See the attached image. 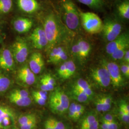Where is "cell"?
Masks as SVG:
<instances>
[{
    "mask_svg": "<svg viewBox=\"0 0 129 129\" xmlns=\"http://www.w3.org/2000/svg\"><path fill=\"white\" fill-rule=\"evenodd\" d=\"M48 41L46 49L50 51L62 41L69 30L61 23L55 14H49L45 18L43 28Z\"/></svg>",
    "mask_w": 129,
    "mask_h": 129,
    "instance_id": "1",
    "label": "cell"
},
{
    "mask_svg": "<svg viewBox=\"0 0 129 129\" xmlns=\"http://www.w3.org/2000/svg\"><path fill=\"white\" fill-rule=\"evenodd\" d=\"M52 91L49 98V108L53 113L63 114L69 109V98L60 88H56Z\"/></svg>",
    "mask_w": 129,
    "mask_h": 129,
    "instance_id": "2",
    "label": "cell"
},
{
    "mask_svg": "<svg viewBox=\"0 0 129 129\" xmlns=\"http://www.w3.org/2000/svg\"><path fill=\"white\" fill-rule=\"evenodd\" d=\"M79 19L84 30L90 34L102 32L103 22L96 14L91 12H83L78 9Z\"/></svg>",
    "mask_w": 129,
    "mask_h": 129,
    "instance_id": "3",
    "label": "cell"
},
{
    "mask_svg": "<svg viewBox=\"0 0 129 129\" xmlns=\"http://www.w3.org/2000/svg\"><path fill=\"white\" fill-rule=\"evenodd\" d=\"M64 20L69 30L76 31L80 26V19L78 8L70 0H64L63 3Z\"/></svg>",
    "mask_w": 129,
    "mask_h": 129,
    "instance_id": "4",
    "label": "cell"
},
{
    "mask_svg": "<svg viewBox=\"0 0 129 129\" xmlns=\"http://www.w3.org/2000/svg\"><path fill=\"white\" fill-rule=\"evenodd\" d=\"M122 26L121 24L115 20L107 19L103 23L102 32L104 38L110 42L118 37L121 32Z\"/></svg>",
    "mask_w": 129,
    "mask_h": 129,
    "instance_id": "5",
    "label": "cell"
},
{
    "mask_svg": "<svg viewBox=\"0 0 129 129\" xmlns=\"http://www.w3.org/2000/svg\"><path fill=\"white\" fill-rule=\"evenodd\" d=\"M12 54L14 58L19 63L25 61L29 54L27 43L22 38H18L12 46Z\"/></svg>",
    "mask_w": 129,
    "mask_h": 129,
    "instance_id": "6",
    "label": "cell"
},
{
    "mask_svg": "<svg viewBox=\"0 0 129 129\" xmlns=\"http://www.w3.org/2000/svg\"><path fill=\"white\" fill-rule=\"evenodd\" d=\"M90 77L94 82L101 87H108L111 83L110 74L105 67L92 69Z\"/></svg>",
    "mask_w": 129,
    "mask_h": 129,
    "instance_id": "7",
    "label": "cell"
},
{
    "mask_svg": "<svg viewBox=\"0 0 129 129\" xmlns=\"http://www.w3.org/2000/svg\"><path fill=\"white\" fill-rule=\"evenodd\" d=\"M90 44L85 40H81L74 44L72 47L73 55L81 61L86 60L91 51Z\"/></svg>",
    "mask_w": 129,
    "mask_h": 129,
    "instance_id": "8",
    "label": "cell"
},
{
    "mask_svg": "<svg viewBox=\"0 0 129 129\" xmlns=\"http://www.w3.org/2000/svg\"><path fill=\"white\" fill-rule=\"evenodd\" d=\"M30 38L33 46L38 49H42L46 47L48 41L43 28L37 27L33 31Z\"/></svg>",
    "mask_w": 129,
    "mask_h": 129,
    "instance_id": "9",
    "label": "cell"
},
{
    "mask_svg": "<svg viewBox=\"0 0 129 129\" xmlns=\"http://www.w3.org/2000/svg\"><path fill=\"white\" fill-rule=\"evenodd\" d=\"M111 78V82L115 87H120L123 83V79L118 65L114 62H109L105 66Z\"/></svg>",
    "mask_w": 129,
    "mask_h": 129,
    "instance_id": "10",
    "label": "cell"
},
{
    "mask_svg": "<svg viewBox=\"0 0 129 129\" xmlns=\"http://www.w3.org/2000/svg\"><path fill=\"white\" fill-rule=\"evenodd\" d=\"M29 69L34 74L40 73L45 66L43 57L40 52L33 53L29 61Z\"/></svg>",
    "mask_w": 129,
    "mask_h": 129,
    "instance_id": "11",
    "label": "cell"
},
{
    "mask_svg": "<svg viewBox=\"0 0 129 129\" xmlns=\"http://www.w3.org/2000/svg\"><path fill=\"white\" fill-rule=\"evenodd\" d=\"M14 56L9 49L4 48L0 52V68L9 71L14 68Z\"/></svg>",
    "mask_w": 129,
    "mask_h": 129,
    "instance_id": "12",
    "label": "cell"
},
{
    "mask_svg": "<svg viewBox=\"0 0 129 129\" xmlns=\"http://www.w3.org/2000/svg\"><path fill=\"white\" fill-rule=\"evenodd\" d=\"M129 42V35L127 33L120 34L115 39L109 42L106 47L107 53L111 55L115 51L126 42Z\"/></svg>",
    "mask_w": 129,
    "mask_h": 129,
    "instance_id": "13",
    "label": "cell"
},
{
    "mask_svg": "<svg viewBox=\"0 0 129 129\" xmlns=\"http://www.w3.org/2000/svg\"><path fill=\"white\" fill-rule=\"evenodd\" d=\"M17 77L20 81L28 85H32L36 81L35 74L27 66H24L19 69Z\"/></svg>",
    "mask_w": 129,
    "mask_h": 129,
    "instance_id": "14",
    "label": "cell"
},
{
    "mask_svg": "<svg viewBox=\"0 0 129 129\" xmlns=\"http://www.w3.org/2000/svg\"><path fill=\"white\" fill-rule=\"evenodd\" d=\"M33 21L30 19L20 17L14 21L13 25L15 30L19 33L28 32L32 28Z\"/></svg>",
    "mask_w": 129,
    "mask_h": 129,
    "instance_id": "15",
    "label": "cell"
},
{
    "mask_svg": "<svg viewBox=\"0 0 129 129\" xmlns=\"http://www.w3.org/2000/svg\"><path fill=\"white\" fill-rule=\"evenodd\" d=\"M17 5L20 9L28 14L34 13L39 8L36 0H17Z\"/></svg>",
    "mask_w": 129,
    "mask_h": 129,
    "instance_id": "16",
    "label": "cell"
},
{
    "mask_svg": "<svg viewBox=\"0 0 129 129\" xmlns=\"http://www.w3.org/2000/svg\"><path fill=\"white\" fill-rule=\"evenodd\" d=\"M73 88H76L86 93L89 98H91L93 92L90 85L87 81L82 78H79L74 84Z\"/></svg>",
    "mask_w": 129,
    "mask_h": 129,
    "instance_id": "17",
    "label": "cell"
},
{
    "mask_svg": "<svg viewBox=\"0 0 129 129\" xmlns=\"http://www.w3.org/2000/svg\"><path fill=\"white\" fill-rule=\"evenodd\" d=\"M45 129H65L64 123L55 118H50L45 121Z\"/></svg>",
    "mask_w": 129,
    "mask_h": 129,
    "instance_id": "18",
    "label": "cell"
},
{
    "mask_svg": "<svg viewBox=\"0 0 129 129\" xmlns=\"http://www.w3.org/2000/svg\"><path fill=\"white\" fill-rule=\"evenodd\" d=\"M9 99L11 102L20 107L29 106L32 103V100L29 97L21 98L9 95Z\"/></svg>",
    "mask_w": 129,
    "mask_h": 129,
    "instance_id": "19",
    "label": "cell"
},
{
    "mask_svg": "<svg viewBox=\"0 0 129 129\" xmlns=\"http://www.w3.org/2000/svg\"><path fill=\"white\" fill-rule=\"evenodd\" d=\"M83 5L93 9H101L104 5V0H78Z\"/></svg>",
    "mask_w": 129,
    "mask_h": 129,
    "instance_id": "20",
    "label": "cell"
},
{
    "mask_svg": "<svg viewBox=\"0 0 129 129\" xmlns=\"http://www.w3.org/2000/svg\"><path fill=\"white\" fill-rule=\"evenodd\" d=\"M129 42H126L118 48L111 55V57L114 60H120L123 58L126 50L128 49Z\"/></svg>",
    "mask_w": 129,
    "mask_h": 129,
    "instance_id": "21",
    "label": "cell"
},
{
    "mask_svg": "<svg viewBox=\"0 0 129 129\" xmlns=\"http://www.w3.org/2000/svg\"><path fill=\"white\" fill-rule=\"evenodd\" d=\"M71 95L75 100L79 102H87L90 99L86 93L74 88L72 89Z\"/></svg>",
    "mask_w": 129,
    "mask_h": 129,
    "instance_id": "22",
    "label": "cell"
},
{
    "mask_svg": "<svg viewBox=\"0 0 129 129\" xmlns=\"http://www.w3.org/2000/svg\"><path fill=\"white\" fill-rule=\"evenodd\" d=\"M64 49V48L63 47L59 46H55L51 49L48 56V62L55 64V61L58 56Z\"/></svg>",
    "mask_w": 129,
    "mask_h": 129,
    "instance_id": "23",
    "label": "cell"
},
{
    "mask_svg": "<svg viewBox=\"0 0 129 129\" xmlns=\"http://www.w3.org/2000/svg\"><path fill=\"white\" fill-rule=\"evenodd\" d=\"M12 7V0H0V14H7L9 13Z\"/></svg>",
    "mask_w": 129,
    "mask_h": 129,
    "instance_id": "24",
    "label": "cell"
},
{
    "mask_svg": "<svg viewBox=\"0 0 129 129\" xmlns=\"http://www.w3.org/2000/svg\"><path fill=\"white\" fill-rule=\"evenodd\" d=\"M118 12L120 15L126 19H129V3L126 1L123 2L118 6Z\"/></svg>",
    "mask_w": 129,
    "mask_h": 129,
    "instance_id": "25",
    "label": "cell"
},
{
    "mask_svg": "<svg viewBox=\"0 0 129 129\" xmlns=\"http://www.w3.org/2000/svg\"><path fill=\"white\" fill-rule=\"evenodd\" d=\"M67 69L62 79H68L72 77L76 70V65L72 60L67 61Z\"/></svg>",
    "mask_w": 129,
    "mask_h": 129,
    "instance_id": "26",
    "label": "cell"
},
{
    "mask_svg": "<svg viewBox=\"0 0 129 129\" xmlns=\"http://www.w3.org/2000/svg\"><path fill=\"white\" fill-rule=\"evenodd\" d=\"M11 85L9 78L3 74H0V92H4L8 90Z\"/></svg>",
    "mask_w": 129,
    "mask_h": 129,
    "instance_id": "27",
    "label": "cell"
},
{
    "mask_svg": "<svg viewBox=\"0 0 129 129\" xmlns=\"http://www.w3.org/2000/svg\"><path fill=\"white\" fill-rule=\"evenodd\" d=\"M14 122V116H8L4 119L0 123V129H8Z\"/></svg>",
    "mask_w": 129,
    "mask_h": 129,
    "instance_id": "28",
    "label": "cell"
},
{
    "mask_svg": "<svg viewBox=\"0 0 129 129\" xmlns=\"http://www.w3.org/2000/svg\"><path fill=\"white\" fill-rule=\"evenodd\" d=\"M103 102V108L102 112L109 111L111 108L112 103V98L109 96H105L100 98Z\"/></svg>",
    "mask_w": 129,
    "mask_h": 129,
    "instance_id": "29",
    "label": "cell"
},
{
    "mask_svg": "<svg viewBox=\"0 0 129 129\" xmlns=\"http://www.w3.org/2000/svg\"><path fill=\"white\" fill-rule=\"evenodd\" d=\"M36 117L33 114H27L25 115L20 116L18 119V123L19 126L27 123L31 120L36 119Z\"/></svg>",
    "mask_w": 129,
    "mask_h": 129,
    "instance_id": "30",
    "label": "cell"
},
{
    "mask_svg": "<svg viewBox=\"0 0 129 129\" xmlns=\"http://www.w3.org/2000/svg\"><path fill=\"white\" fill-rule=\"evenodd\" d=\"M8 116H14L13 111L7 107L0 106V123L4 118Z\"/></svg>",
    "mask_w": 129,
    "mask_h": 129,
    "instance_id": "31",
    "label": "cell"
},
{
    "mask_svg": "<svg viewBox=\"0 0 129 129\" xmlns=\"http://www.w3.org/2000/svg\"><path fill=\"white\" fill-rule=\"evenodd\" d=\"M96 120L97 119L94 115L93 114L88 115L87 117H86L82 120L80 126V129H83L85 128L88 125L91 124Z\"/></svg>",
    "mask_w": 129,
    "mask_h": 129,
    "instance_id": "32",
    "label": "cell"
},
{
    "mask_svg": "<svg viewBox=\"0 0 129 129\" xmlns=\"http://www.w3.org/2000/svg\"><path fill=\"white\" fill-rule=\"evenodd\" d=\"M10 95L21 98L29 97V94L27 91L23 89H15L10 93Z\"/></svg>",
    "mask_w": 129,
    "mask_h": 129,
    "instance_id": "33",
    "label": "cell"
},
{
    "mask_svg": "<svg viewBox=\"0 0 129 129\" xmlns=\"http://www.w3.org/2000/svg\"><path fill=\"white\" fill-rule=\"evenodd\" d=\"M40 88L42 90L47 92L49 91H52L54 89V86L47 83L46 81L42 78L40 79Z\"/></svg>",
    "mask_w": 129,
    "mask_h": 129,
    "instance_id": "34",
    "label": "cell"
},
{
    "mask_svg": "<svg viewBox=\"0 0 129 129\" xmlns=\"http://www.w3.org/2000/svg\"><path fill=\"white\" fill-rule=\"evenodd\" d=\"M37 123V118L31 120L25 124L19 126L20 129H34L36 126Z\"/></svg>",
    "mask_w": 129,
    "mask_h": 129,
    "instance_id": "35",
    "label": "cell"
},
{
    "mask_svg": "<svg viewBox=\"0 0 129 129\" xmlns=\"http://www.w3.org/2000/svg\"><path fill=\"white\" fill-rule=\"evenodd\" d=\"M85 111V107L81 104H76V120L78 119L83 115Z\"/></svg>",
    "mask_w": 129,
    "mask_h": 129,
    "instance_id": "36",
    "label": "cell"
},
{
    "mask_svg": "<svg viewBox=\"0 0 129 129\" xmlns=\"http://www.w3.org/2000/svg\"><path fill=\"white\" fill-rule=\"evenodd\" d=\"M76 104L75 102L72 103L68 109L69 117L73 120H76Z\"/></svg>",
    "mask_w": 129,
    "mask_h": 129,
    "instance_id": "37",
    "label": "cell"
},
{
    "mask_svg": "<svg viewBox=\"0 0 129 129\" xmlns=\"http://www.w3.org/2000/svg\"><path fill=\"white\" fill-rule=\"evenodd\" d=\"M33 96H36L39 97L45 100L46 101L47 100V92L43 90H38L34 91L33 92Z\"/></svg>",
    "mask_w": 129,
    "mask_h": 129,
    "instance_id": "38",
    "label": "cell"
},
{
    "mask_svg": "<svg viewBox=\"0 0 129 129\" xmlns=\"http://www.w3.org/2000/svg\"><path fill=\"white\" fill-rule=\"evenodd\" d=\"M67 61H66L60 66V68L57 71V74L61 78H63L66 72V70L67 69Z\"/></svg>",
    "mask_w": 129,
    "mask_h": 129,
    "instance_id": "39",
    "label": "cell"
},
{
    "mask_svg": "<svg viewBox=\"0 0 129 129\" xmlns=\"http://www.w3.org/2000/svg\"><path fill=\"white\" fill-rule=\"evenodd\" d=\"M42 78H43L46 82L48 83L49 84L51 85L52 86L55 87V81L54 79V78H53L51 75L50 74H46L44 75Z\"/></svg>",
    "mask_w": 129,
    "mask_h": 129,
    "instance_id": "40",
    "label": "cell"
},
{
    "mask_svg": "<svg viewBox=\"0 0 129 129\" xmlns=\"http://www.w3.org/2000/svg\"><path fill=\"white\" fill-rule=\"evenodd\" d=\"M120 71L127 78H129V64H122L120 68Z\"/></svg>",
    "mask_w": 129,
    "mask_h": 129,
    "instance_id": "41",
    "label": "cell"
},
{
    "mask_svg": "<svg viewBox=\"0 0 129 129\" xmlns=\"http://www.w3.org/2000/svg\"><path fill=\"white\" fill-rule=\"evenodd\" d=\"M120 110L122 111L127 114H129V104L126 102L122 101L120 104Z\"/></svg>",
    "mask_w": 129,
    "mask_h": 129,
    "instance_id": "42",
    "label": "cell"
},
{
    "mask_svg": "<svg viewBox=\"0 0 129 129\" xmlns=\"http://www.w3.org/2000/svg\"><path fill=\"white\" fill-rule=\"evenodd\" d=\"M120 114L121 120L125 123H128L129 121V114H127L120 110Z\"/></svg>",
    "mask_w": 129,
    "mask_h": 129,
    "instance_id": "43",
    "label": "cell"
},
{
    "mask_svg": "<svg viewBox=\"0 0 129 129\" xmlns=\"http://www.w3.org/2000/svg\"><path fill=\"white\" fill-rule=\"evenodd\" d=\"M34 99V100L36 102L37 104L41 106H44L46 104V100L40 98L39 97H37L36 96H33Z\"/></svg>",
    "mask_w": 129,
    "mask_h": 129,
    "instance_id": "44",
    "label": "cell"
},
{
    "mask_svg": "<svg viewBox=\"0 0 129 129\" xmlns=\"http://www.w3.org/2000/svg\"><path fill=\"white\" fill-rule=\"evenodd\" d=\"M102 121L107 122H113L115 121L113 116L111 114H107L102 118Z\"/></svg>",
    "mask_w": 129,
    "mask_h": 129,
    "instance_id": "45",
    "label": "cell"
},
{
    "mask_svg": "<svg viewBox=\"0 0 129 129\" xmlns=\"http://www.w3.org/2000/svg\"><path fill=\"white\" fill-rule=\"evenodd\" d=\"M96 108L97 111L99 112H102L103 108V102H102L101 98L98 99L95 103Z\"/></svg>",
    "mask_w": 129,
    "mask_h": 129,
    "instance_id": "46",
    "label": "cell"
},
{
    "mask_svg": "<svg viewBox=\"0 0 129 129\" xmlns=\"http://www.w3.org/2000/svg\"><path fill=\"white\" fill-rule=\"evenodd\" d=\"M99 126V123L97 120L91 124L88 125L87 127H85L83 129H98Z\"/></svg>",
    "mask_w": 129,
    "mask_h": 129,
    "instance_id": "47",
    "label": "cell"
},
{
    "mask_svg": "<svg viewBox=\"0 0 129 129\" xmlns=\"http://www.w3.org/2000/svg\"><path fill=\"white\" fill-rule=\"evenodd\" d=\"M119 128L118 125L115 121L110 122L108 123V129H118Z\"/></svg>",
    "mask_w": 129,
    "mask_h": 129,
    "instance_id": "48",
    "label": "cell"
},
{
    "mask_svg": "<svg viewBox=\"0 0 129 129\" xmlns=\"http://www.w3.org/2000/svg\"><path fill=\"white\" fill-rule=\"evenodd\" d=\"M124 60L126 64H129V49H127L125 52L124 55L123 56Z\"/></svg>",
    "mask_w": 129,
    "mask_h": 129,
    "instance_id": "49",
    "label": "cell"
}]
</instances>
